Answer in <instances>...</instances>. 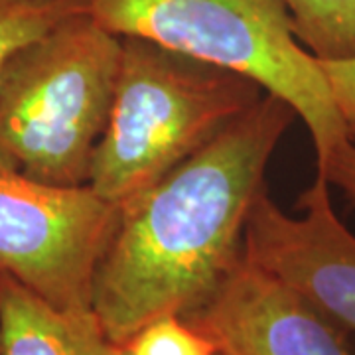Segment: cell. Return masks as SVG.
I'll return each mask as SVG.
<instances>
[{"label": "cell", "mask_w": 355, "mask_h": 355, "mask_svg": "<svg viewBox=\"0 0 355 355\" xmlns=\"http://www.w3.org/2000/svg\"><path fill=\"white\" fill-rule=\"evenodd\" d=\"M0 355H119L93 310H60L0 270Z\"/></svg>", "instance_id": "obj_8"}, {"label": "cell", "mask_w": 355, "mask_h": 355, "mask_svg": "<svg viewBox=\"0 0 355 355\" xmlns=\"http://www.w3.org/2000/svg\"><path fill=\"white\" fill-rule=\"evenodd\" d=\"M121 209L91 186H55L0 160V270L60 310H91Z\"/></svg>", "instance_id": "obj_5"}, {"label": "cell", "mask_w": 355, "mask_h": 355, "mask_svg": "<svg viewBox=\"0 0 355 355\" xmlns=\"http://www.w3.org/2000/svg\"><path fill=\"white\" fill-rule=\"evenodd\" d=\"M79 12H87V0H0V71L16 53Z\"/></svg>", "instance_id": "obj_10"}, {"label": "cell", "mask_w": 355, "mask_h": 355, "mask_svg": "<svg viewBox=\"0 0 355 355\" xmlns=\"http://www.w3.org/2000/svg\"><path fill=\"white\" fill-rule=\"evenodd\" d=\"M119 355H221L216 343L186 318L164 316L119 345Z\"/></svg>", "instance_id": "obj_11"}, {"label": "cell", "mask_w": 355, "mask_h": 355, "mask_svg": "<svg viewBox=\"0 0 355 355\" xmlns=\"http://www.w3.org/2000/svg\"><path fill=\"white\" fill-rule=\"evenodd\" d=\"M298 119L265 93L216 139L121 209L91 310L116 345L164 316H190L245 251V227L280 139Z\"/></svg>", "instance_id": "obj_1"}, {"label": "cell", "mask_w": 355, "mask_h": 355, "mask_svg": "<svg viewBox=\"0 0 355 355\" xmlns=\"http://www.w3.org/2000/svg\"><path fill=\"white\" fill-rule=\"evenodd\" d=\"M116 36H139L217 65L291 105L308 128L316 166L347 139L328 79L298 42L282 0H87Z\"/></svg>", "instance_id": "obj_4"}, {"label": "cell", "mask_w": 355, "mask_h": 355, "mask_svg": "<svg viewBox=\"0 0 355 355\" xmlns=\"http://www.w3.org/2000/svg\"><path fill=\"white\" fill-rule=\"evenodd\" d=\"M347 139L355 142V58L320 60Z\"/></svg>", "instance_id": "obj_12"}, {"label": "cell", "mask_w": 355, "mask_h": 355, "mask_svg": "<svg viewBox=\"0 0 355 355\" xmlns=\"http://www.w3.org/2000/svg\"><path fill=\"white\" fill-rule=\"evenodd\" d=\"M121 36L65 18L0 71V160L55 186H87L113 107Z\"/></svg>", "instance_id": "obj_3"}, {"label": "cell", "mask_w": 355, "mask_h": 355, "mask_svg": "<svg viewBox=\"0 0 355 355\" xmlns=\"http://www.w3.org/2000/svg\"><path fill=\"white\" fill-rule=\"evenodd\" d=\"M186 320L221 355H354L345 328L245 253L211 300Z\"/></svg>", "instance_id": "obj_7"}, {"label": "cell", "mask_w": 355, "mask_h": 355, "mask_svg": "<svg viewBox=\"0 0 355 355\" xmlns=\"http://www.w3.org/2000/svg\"><path fill=\"white\" fill-rule=\"evenodd\" d=\"M265 95L235 71L139 36H121L109 123L89 186L127 207Z\"/></svg>", "instance_id": "obj_2"}, {"label": "cell", "mask_w": 355, "mask_h": 355, "mask_svg": "<svg viewBox=\"0 0 355 355\" xmlns=\"http://www.w3.org/2000/svg\"><path fill=\"white\" fill-rule=\"evenodd\" d=\"M296 207L302 216H288L263 191L247 219L243 253L355 331V235L334 211L330 184L316 174Z\"/></svg>", "instance_id": "obj_6"}, {"label": "cell", "mask_w": 355, "mask_h": 355, "mask_svg": "<svg viewBox=\"0 0 355 355\" xmlns=\"http://www.w3.org/2000/svg\"><path fill=\"white\" fill-rule=\"evenodd\" d=\"M316 174L322 176L330 188H338L355 205V142L343 140L336 146L324 162L316 166Z\"/></svg>", "instance_id": "obj_13"}, {"label": "cell", "mask_w": 355, "mask_h": 355, "mask_svg": "<svg viewBox=\"0 0 355 355\" xmlns=\"http://www.w3.org/2000/svg\"><path fill=\"white\" fill-rule=\"evenodd\" d=\"M298 42L318 60L355 58V0H282Z\"/></svg>", "instance_id": "obj_9"}]
</instances>
